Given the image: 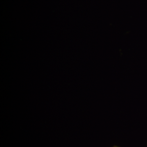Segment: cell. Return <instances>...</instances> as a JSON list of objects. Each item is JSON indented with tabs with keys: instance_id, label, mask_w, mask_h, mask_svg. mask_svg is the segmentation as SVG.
Instances as JSON below:
<instances>
[{
	"instance_id": "6da1fadb",
	"label": "cell",
	"mask_w": 147,
	"mask_h": 147,
	"mask_svg": "<svg viewBox=\"0 0 147 147\" xmlns=\"http://www.w3.org/2000/svg\"><path fill=\"white\" fill-rule=\"evenodd\" d=\"M118 147V146H114V147Z\"/></svg>"
}]
</instances>
